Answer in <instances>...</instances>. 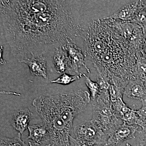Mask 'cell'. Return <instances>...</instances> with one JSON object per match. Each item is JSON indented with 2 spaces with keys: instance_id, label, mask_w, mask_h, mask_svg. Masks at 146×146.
<instances>
[{
  "instance_id": "44dd1931",
  "label": "cell",
  "mask_w": 146,
  "mask_h": 146,
  "mask_svg": "<svg viewBox=\"0 0 146 146\" xmlns=\"http://www.w3.org/2000/svg\"><path fill=\"white\" fill-rule=\"evenodd\" d=\"M130 23L137 24L141 26L144 32H146V6L138 13L135 18Z\"/></svg>"
},
{
  "instance_id": "277c9868",
  "label": "cell",
  "mask_w": 146,
  "mask_h": 146,
  "mask_svg": "<svg viewBox=\"0 0 146 146\" xmlns=\"http://www.w3.org/2000/svg\"><path fill=\"white\" fill-rule=\"evenodd\" d=\"M52 97L60 117L70 130L76 116L85 110L91 100L90 93L80 90L53 95Z\"/></svg>"
},
{
  "instance_id": "3957f363",
  "label": "cell",
  "mask_w": 146,
  "mask_h": 146,
  "mask_svg": "<svg viewBox=\"0 0 146 146\" xmlns=\"http://www.w3.org/2000/svg\"><path fill=\"white\" fill-rule=\"evenodd\" d=\"M32 105L48 131L51 146H71V130L60 117L52 96H39L33 100Z\"/></svg>"
},
{
  "instance_id": "9a60e30c",
  "label": "cell",
  "mask_w": 146,
  "mask_h": 146,
  "mask_svg": "<svg viewBox=\"0 0 146 146\" xmlns=\"http://www.w3.org/2000/svg\"><path fill=\"white\" fill-rule=\"evenodd\" d=\"M128 80L112 75L108 92L111 102L123 99L125 87Z\"/></svg>"
},
{
  "instance_id": "e0dca14e",
  "label": "cell",
  "mask_w": 146,
  "mask_h": 146,
  "mask_svg": "<svg viewBox=\"0 0 146 146\" xmlns=\"http://www.w3.org/2000/svg\"><path fill=\"white\" fill-rule=\"evenodd\" d=\"M135 72L137 78L141 80L146 84V59L139 52L136 54Z\"/></svg>"
},
{
  "instance_id": "5b68a950",
  "label": "cell",
  "mask_w": 146,
  "mask_h": 146,
  "mask_svg": "<svg viewBox=\"0 0 146 146\" xmlns=\"http://www.w3.org/2000/svg\"><path fill=\"white\" fill-rule=\"evenodd\" d=\"M94 102L91 120L110 136L120 125V120L112 109L108 90H101L99 96Z\"/></svg>"
},
{
  "instance_id": "7c38bea8",
  "label": "cell",
  "mask_w": 146,
  "mask_h": 146,
  "mask_svg": "<svg viewBox=\"0 0 146 146\" xmlns=\"http://www.w3.org/2000/svg\"><path fill=\"white\" fill-rule=\"evenodd\" d=\"M124 95L142 102L146 100V84L138 78L129 80L125 87Z\"/></svg>"
},
{
  "instance_id": "484cf974",
  "label": "cell",
  "mask_w": 146,
  "mask_h": 146,
  "mask_svg": "<svg viewBox=\"0 0 146 146\" xmlns=\"http://www.w3.org/2000/svg\"><path fill=\"white\" fill-rule=\"evenodd\" d=\"M29 146H51L50 144V145H45V144L38 143H35V142H29Z\"/></svg>"
},
{
  "instance_id": "8fae6325",
  "label": "cell",
  "mask_w": 146,
  "mask_h": 146,
  "mask_svg": "<svg viewBox=\"0 0 146 146\" xmlns=\"http://www.w3.org/2000/svg\"><path fill=\"white\" fill-rule=\"evenodd\" d=\"M21 63L27 64L29 68L31 74L33 75L42 77L48 80L47 61L44 55L33 56L23 60Z\"/></svg>"
},
{
  "instance_id": "4fadbf2b",
  "label": "cell",
  "mask_w": 146,
  "mask_h": 146,
  "mask_svg": "<svg viewBox=\"0 0 146 146\" xmlns=\"http://www.w3.org/2000/svg\"><path fill=\"white\" fill-rule=\"evenodd\" d=\"M53 63L56 72L58 74H63L66 70L72 73L70 60L68 52L62 48V46L55 49Z\"/></svg>"
},
{
  "instance_id": "5bb4252c",
  "label": "cell",
  "mask_w": 146,
  "mask_h": 146,
  "mask_svg": "<svg viewBox=\"0 0 146 146\" xmlns=\"http://www.w3.org/2000/svg\"><path fill=\"white\" fill-rule=\"evenodd\" d=\"M32 112L29 108H24L17 110L13 115L11 124L13 127L23 134L28 128L29 123L32 117Z\"/></svg>"
},
{
  "instance_id": "ba28073f",
  "label": "cell",
  "mask_w": 146,
  "mask_h": 146,
  "mask_svg": "<svg viewBox=\"0 0 146 146\" xmlns=\"http://www.w3.org/2000/svg\"><path fill=\"white\" fill-rule=\"evenodd\" d=\"M62 47L68 52L70 60L72 72L75 73L77 75L80 74L79 70L84 67L86 69L87 72L90 74V70L85 64V55L81 49L74 42L68 39L62 45Z\"/></svg>"
},
{
  "instance_id": "7402d4cb",
  "label": "cell",
  "mask_w": 146,
  "mask_h": 146,
  "mask_svg": "<svg viewBox=\"0 0 146 146\" xmlns=\"http://www.w3.org/2000/svg\"><path fill=\"white\" fill-rule=\"evenodd\" d=\"M137 138L138 146H146V124L138 131Z\"/></svg>"
},
{
  "instance_id": "d4e9b609",
  "label": "cell",
  "mask_w": 146,
  "mask_h": 146,
  "mask_svg": "<svg viewBox=\"0 0 146 146\" xmlns=\"http://www.w3.org/2000/svg\"><path fill=\"white\" fill-rule=\"evenodd\" d=\"M70 142L71 146H97L90 145L82 143L78 141L76 139L73 138L71 136H70Z\"/></svg>"
},
{
  "instance_id": "603a6c76",
  "label": "cell",
  "mask_w": 146,
  "mask_h": 146,
  "mask_svg": "<svg viewBox=\"0 0 146 146\" xmlns=\"http://www.w3.org/2000/svg\"><path fill=\"white\" fill-rule=\"evenodd\" d=\"M142 102V107L138 110H136V112L141 118V119L144 123L145 124L144 125H145L146 124V100L143 101Z\"/></svg>"
},
{
  "instance_id": "4316f807",
  "label": "cell",
  "mask_w": 146,
  "mask_h": 146,
  "mask_svg": "<svg viewBox=\"0 0 146 146\" xmlns=\"http://www.w3.org/2000/svg\"><path fill=\"white\" fill-rule=\"evenodd\" d=\"M126 146H132L131 145L127 143L126 145Z\"/></svg>"
},
{
  "instance_id": "6da1fadb",
  "label": "cell",
  "mask_w": 146,
  "mask_h": 146,
  "mask_svg": "<svg viewBox=\"0 0 146 146\" xmlns=\"http://www.w3.org/2000/svg\"><path fill=\"white\" fill-rule=\"evenodd\" d=\"M78 2L1 1V32L13 56L21 63L82 37L88 24Z\"/></svg>"
},
{
  "instance_id": "ac0fdd59",
  "label": "cell",
  "mask_w": 146,
  "mask_h": 146,
  "mask_svg": "<svg viewBox=\"0 0 146 146\" xmlns=\"http://www.w3.org/2000/svg\"><path fill=\"white\" fill-rule=\"evenodd\" d=\"M83 76L85 78V84L90 91L91 100L94 101L99 96L101 93V88L97 82L92 81L89 77L83 74Z\"/></svg>"
},
{
  "instance_id": "d6986e66",
  "label": "cell",
  "mask_w": 146,
  "mask_h": 146,
  "mask_svg": "<svg viewBox=\"0 0 146 146\" xmlns=\"http://www.w3.org/2000/svg\"><path fill=\"white\" fill-rule=\"evenodd\" d=\"M21 135L19 133L17 136L13 138H1V146H27L21 139Z\"/></svg>"
},
{
  "instance_id": "2e32d148",
  "label": "cell",
  "mask_w": 146,
  "mask_h": 146,
  "mask_svg": "<svg viewBox=\"0 0 146 146\" xmlns=\"http://www.w3.org/2000/svg\"><path fill=\"white\" fill-rule=\"evenodd\" d=\"M29 135L27 139H31L35 143H42L44 141H50V135L44 123L29 125Z\"/></svg>"
},
{
  "instance_id": "9c48e42d",
  "label": "cell",
  "mask_w": 146,
  "mask_h": 146,
  "mask_svg": "<svg viewBox=\"0 0 146 146\" xmlns=\"http://www.w3.org/2000/svg\"><path fill=\"white\" fill-rule=\"evenodd\" d=\"M146 6V1H132L120 7L108 18L121 22H131Z\"/></svg>"
},
{
  "instance_id": "83f0119b",
  "label": "cell",
  "mask_w": 146,
  "mask_h": 146,
  "mask_svg": "<svg viewBox=\"0 0 146 146\" xmlns=\"http://www.w3.org/2000/svg\"></svg>"
},
{
  "instance_id": "ffe728a7",
  "label": "cell",
  "mask_w": 146,
  "mask_h": 146,
  "mask_svg": "<svg viewBox=\"0 0 146 146\" xmlns=\"http://www.w3.org/2000/svg\"><path fill=\"white\" fill-rule=\"evenodd\" d=\"M82 76H83V73H80L79 75L72 76L64 73L58 78L51 82V83L60 84L63 85H67L72 83L73 82L79 79Z\"/></svg>"
},
{
  "instance_id": "cb8c5ba5",
  "label": "cell",
  "mask_w": 146,
  "mask_h": 146,
  "mask_svg": "<svg viewBox=\"0 0 146 146\" xmlns=\"http://www.w3.org/2000/svg\"><path fill=\"white\" fill-rule=\"evenodd\" d=\"M139 52L141 56L146 59V33H145L144 40L140 47Z\"/></svg>"
},
{
  "instance_id": "30bf717a",
  "label": "cell",
  "mask_w": 146,
  "mask_h": 146,
  "mask_svg": "<svg viewBox=\"0 0 146 146\" xmlns=\"http://www.w3.org/2000/svg\"><path fill=\"white\" fill-rule=\"evenodd\" d=\"M139 127L138 125H128L123 123L110 134L104 146H120L125 141L135 138Z\"/></svg>"
},
{
  "instance_id": "7a4b0ae2",
  "label": "cell",
  "mask_w": 146,
  "mask_h": 146,
  "mask_svg": "<svg viewBox=\"0 0 146 146\" xmlns=\"http://www.w3.org/2000/svg\"><path fill=\"white\" fill-rule=\"evenodd\" d=\"M82 38L84 53L94 66H103L114 75L128 81L137 79V51L103 19L89 23Z\"/></svg>"
},
{
  "instance_id": "52a82bcc",
  "label": "cell",
  "mask_w": 146,
  "mask_h": 146,
  "mask_svg": "<svg viewBox=\"0 0 146 146\" xmlns=\"http://www.w3.org/2000/svg\"><path fill=\"white\" fill-rule=\"evenodd\" d=\"M74 131L78 141L90 145L104 146L109 137L91 119L76 126Z\"/></svg>"
},
{
  "instance_id": "8992f818",
  "label": "cell",
  "mask_w": 146,
  "mask_h": 146,
  "mask_svg": "<svg viewBox=\"0 0 146 146\" xmlns=\"http://www.w3.org/2000/svg\"><path fill=\"white\" fill-rule=\"evenodd\" d=\"M103 20L108 25L115 29L128 44L139 52L145 37L143 30L141 26L133 23L116 21L108 17L104 18Z\"/></svg>"
}]
</instances>
